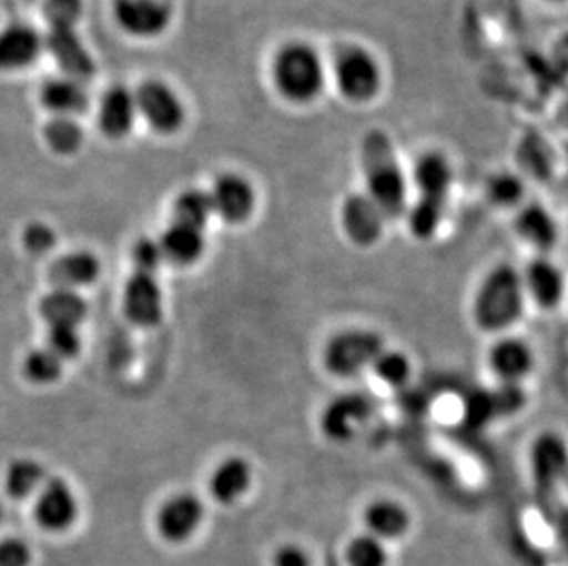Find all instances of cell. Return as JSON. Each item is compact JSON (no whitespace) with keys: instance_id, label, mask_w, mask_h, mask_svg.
Returning <instances> with one entry per match:
<instances>
[{"instance_id":"15","label":"cell","mask_w":568,"mask_h":566,"mask_svg":"<svg viewBox=\"0 0 568 566\" xmlns=\"http://www.w3.org/2000/svg\"><path fill=\"white\" fill-rule=\"evenodd\" d=\"M204 506L192 493H179L162 504L156 515V528L168 543L189 540L203 523Z\"/></svg>"},{"instance_id":"41","label":"cell","mask_w":568,"mask_h":566,"mask_svg":"<svg viewBox=\"0 0 568 566\" xmlns=\"http://www.w3.org/2000/svg\"><path fill=\"white\" fill-rule=\"evenodd\" d=\"M271 566H313V557L304 546L285 543L274 550Z\"/></svg>"},{"instance_id":"35","label":"cell","mask_w":568,"mask_h":566,"mask_svg":"<svg viewBox=\"0 0 568 566\" xmlns=\"http://www.w3.org/2000/svg\"><path fill=\"white\" fill-rule=\"evenodd\" d=\"M24 374L33 383H52L61 374V358L55 353L50 352L49 347H39L28 353L24 358Z\"/></svg>"},{"instance_id":"7","label":"cell","mask_w":568,"mask_h":566,"mask_svg":"<svg viewBox=\"0 0 568 566\" xmlns=\"http://www.w3.org/2000/svg\"><path fill=\"white\" fill-rule=\"evenodd\" d=\"M531 481L539 501H548L568 478V445L558 433H542L530 449Z\"/></svg>"},{"instance_id":"40","label":"cell","mask_w":568,"mask_h":566,"mask_svg":"<svg viewBox=\"0 0 568 566\" xmlns=\"http://www.w3.org/2000/svg\"><path fill=\"white\" fill-rule=\"evenodd\" d=\"M22 241L32 254H44L55 245V232L44 223H32L24 229Z\"/></svg>"},{"instance_id":"24","label":"cell","mask_w":568,"mask_h":566,"mask_svg":"<svg viewBox=\"0 0 568 566\" xmlns=\"http://www.w3.org/2000/svg\"><path fill=\"white\" fill-rule=\"evenodd\" d=\"M253 482V469L247 459L231 456L223 459L210 478V493L220 504L236 503L248 492Z\"/></svg>"},{"instance_id":"17","label":"cell","mask_w":568,"mask_h":566,"mask_svg":"<svg viewBox=\"0 0 568 566\" xmlns=\"http://www.w3.org/2000/svg\"><path fill=\"white\" fill-rule=\"evenodd\" d=\"M33 515L47 532H64L78 517V501L61 478H52L41 487Z\"/></svg>"},{"instance_id":"26","label":"cell","mask_w":568,"mask_h":566,"mask_svg":"<svg viewBox=\"0 0 568 566\" xmlns=\"http://www.w3.org/2000/svg\"><path fill=\"white\" fill-rule=\"evenodd\" d=\"M39 313L50 327H78L85 321L87 304L72 289L55 287L41 300Z\"/></svg>"},{"instance_id":"37","label":"cell","mask_w":568,"mask_h":566,"mask_svg":"<svg viewBox=\"0 0 568 566\" xmlns=\"http://www.w3.org/2000/svg\"><path fill=\"white\" fill-rule=\"evenodd\" d=\"M162 262H164V252H162L161 241L139 240V243L133 246V263L136 267V273L151 274L159 271Z\"/></svg>"},{"instance_id":"19","label":"cell","mask_w":568,"mask_h":566,"mask_svg":"<svg viewBox=\"0 0 568 566\" xmlns=\"http://www.w3.org/2000/svg\"><path fill=\"white\" fill-rule=\"evenodd\" d=\"M124 310L136 326L150 327L161 322L162 291L151 274L134 273L125 283Z\"/></svg>"},{"instance_id":"6","label":"cell","mask_w":568,"mask_h":566,"mask_svg":"<svg viewBox=\"0 0 568 566\" xmlns=\"http://www.w3.org/2000/svg\"><path fill=\"white\" fill-rule=\"evenodd\" d=\"M385 350V341L379 333L371 330H346L327 341L322 352V364L327 374L338 380H349L359 375Z\"/></svg>"},{"instance_id":"45","label":"cell","mask_w":568,"mask_h":566,"mask_svg":"<svg viewBox=\"0 0 568 566\" xmlns=\"http://www.w3.org/2000/svg\"><path fill=\"white\" fill-rule=\"evenodd\" d=\"M0 515H2V509H0Z\"/></svg>"},{"instance_id":"31","label":"cell","mask_w":568,"mask_h":566,"mask_svg":"<svg viewBox=\"0 0 568 566\" xmlns=\"http://www.w3.org/2000/svg\"><path fill=\"white\" fill-rule=\"evenodd\" d=\"M346 566H388L390 554L386 550V543L371 534L355 535L344 548Z\"/></svg>"},{"instance_id":"20","label":"cell","mask_w":568,"mask_h":566,"mask_svg":"<svg viewBox=\"0 0 568 566\" xmlns=\"http://www.w3.org/2000/svg\"><path fill=\"white\" fill-rule=\"evenodd\" d=\"M489 368L505 385H519L534 370V352L520 338L506 337L495 342L488 355Z\"/></svg>"},{"instance_id":"4","label":"cell","mask_w":568,"mask_h":566,"mask_svg":"<svg viewBox=\"0 0 568 566\" xmlns=\"http://www.w3.org/2000/svg\"><path fill=\"white\" fill-rule=\"evenodd\" d=\"M525 310V283L514 265L500 263L478 285L473 300V319L483 332H505Z\"/></svg>"},{"instance_id":"22","label":"cell","mask_w":568,"mask_h":566,"mask_svg":"<svg viewBox=\"0 0 568 566\" xmlns=\"http://www.w3.org/2000/svg\"><path fill=\"white\" fill-rule=\"evenodd\" d=\"M363 520L366 534L374 535L383 543L403 539L413 524L408 509L392 498H377L368 504L363 513Z\"/></svg>"},{"instance_id":"39","label":"cell","mask_w":568,"mask_h":566,"mask_svg":"<svg viewBox=\"0 0 568 566\" xmlns=\"http://www.w3.org/2000/svg\"><path fill=\"white\" fill-rule=\"evenodd\" d=\"M32 550L22 539L0 540V566H32Z\"/></svg>"},{"instance_id":"5","label":"cell","mask_w":568,"mask_h":566,"mask_svg":"<svg viewBox=\"0 0 568 566\" xmlns=\"http://www.w3.org/2000/svg\"><path fill=\"white\" fill-rule=\"evenodd\" d=\"M333 78L344 100L371 103L383 89V69L376 55L359 44H346L333 59Z\"/></svg>"},{"instance_id":"43","label":"cell","mask_w":568,"mask_h":566,"mask_svg":"<svg viewBox=\"0 0 568 566\" xmlns=\"http://www.w3.org/2000/svg\"><path fill=\"white\" fill-rule=\"evenodd\" d=\"M565 117H567V122H568V98H567V102H565Z\"/></svg>"},{"instance_id":"8","label":"cell","mask_w":568,"mask_h":566,"mask_svg":"<svg viewBox=\"0 0 568 566\" xmlns=\"http://www.w3.org/2000/svg\"><path fill=\"white\" fill-rule=\"evenodd\" d=\"M139 117L155 133L173 134L183 128L186 109L178 92L161 80H148L134 91Z\"/></svg>"},{"instance_id":"34","label":"cell","mask_w":568,"mask_h":566,"mask_svg":"<svg viewBox=\"0 0 568 566\" xmlns=\"http://www.w3.org/2000/svg\"><path fill=\"white\" fill-rule=\"evenodd\" d=\"M486 195L499 209H514L525 198V182L511 171H497L486 182Z\"/></svg>"},{"instance_id":"14","label":"cell","mask_w":568,"mask_h":566,"mask_svg":"<svg viewBox=\"0 0 568 566\" xmlns=\"http://www.w3.org/2000/svg\"><path fill=\"white\" fill-rule=\"evenodd\" d=\"M214 214L226 223H243L256 209V192L248 179L240 173H223L217 176L210 192Z\"/></svg>"},{"instance_id":"23","label":"cell","mask_w":568,"mask_h":566,"mask_svg":"<svg viewBox=\"0 0 568 566\" xmlns=\"http://www.w3.org/2000/svg\"><path fill=\"white\" fill-rule=\"evenodd\" d=\"M525 289L542 310H554L561 304L565 294V276L561 269L548 257L531 260L523 276Z\"/></svg>"},{"instance_id":"29","label":"cell","mask_w":568,"mask_h":566,"mask_svg":"<svg viewBox=\"0 0 568 566\" xmlns=\"http://www.w3.org/2000/svg\"><path fill=\"white\" fill-rule=\"evenodd\" d=\"M43 134L44 142L58 155H74L85 140L80 123L75 122V118L69 117L50 118L49 123L44 125Z\"/></svg>"},{"instance_id":"28","label":"cell","mask_w":568,"mask_h":566,"mask_svg":"<svg viewBox=\"0 0 568 566\" xmlns=\"http://www.w3.org/2000/svg\"><path fill=\"white\" fill-rule=\"evenodd\" d=\"M161 246L164 257L179 265L197 262L204 252L203 230L193 229L183 223H173L162 235Z\"/></svg>"},{"instance_id":"21","label":"cell","mask_w":568,"mask_h":566,"mask_svg":"<svg viewBox=\"0 0 568 566\" xmlns=\"http://www.w3.org/2000/svg\"><path fill=\"white\" fill-rule=\"evenodd\" d=\"M39 100L54 117L75 118L85 113L91 103L83 81L72 80L69 75L50 78L39 89Z\"/></svg>"},{"instance_id":"13","label":"cell","mask_w":568,"mask_h":566,"mask_svg":"<svg viewBox=\"0 0 568 566\" xmlns=\"http://www.w3.org/2000/svg\"><path fill=\"white\" fill-rule=\"evenodd\" d=\"M44 52L60 64L63 75L72 80L89 81L97 72V64L75 28H49L44 36Z\"/></svg>"},{"instance_id":"42","label":"cell","mask_w":568,"mask_h":566,"mask_svg":"<svg viewBox=\"0 0 568 566\" xmlns=\"http://www.w3.org/2000/svg\"><path fill=\"white\" fill-rule=\"evenodd\" d=\"M556 61H558L561 67L568 70V33L564 36V38L559 39L558 44H556Z\"/></svg>"},{"instance_id":"10","label":"cell","mask_w":568,"mask_h":566,"mask_svg":"<svg viewBox=\"0 0 568 566\" xmlns=\"http://www.w3.org/2000/svg\"><path fill=\"white\" fill-rule=\"evenodd\" d=\"M114 21L131 38L153 39L172 24V10L164 0H114Z\"/></svg>"},{"instance_id":"12","label":"cell","mask_w":568,"mask_h":566,"mask_svg":"<svg viewBox=\"0 0 568 566\" xmlns=\"http://www.w3.org/2000/svg\"><path fill=\"white\" fill-rule=\"evenodd\" d=\"M386 218L366 193H349L341 206L344 234L361 249L376 245L385 230Z\"/></svg>"},{"instance_id":"25","label":"cell","mask_w":568,"mask_h":566,"mask_svg":"<svg viewBox=\"0 0 568 566\" xmlns=\"http://www.w3.org/2000/svg\"><path fill=\"white\" fill-rule=\"evenodd\" d=\"M515 230L528 245L539 252L552 251L558 243V225L542 204L528 203L515 215Z\"/></svg>"},{"instance_id":"38","label":"cell","mask_w":568,"mask_h":566,"mask_svg":"<svg viewBox=\"0 0 568 566\" xmlns=\"http://www.w3.org/2000/svg\"><path fill=\"white\" fill-rule=\"evenodd\" d=\"M50 352L55 353L58 357L72 358L80 353L81 338L75 327H50L49 332Z\"/></svg>"},{"instance_id":"32","label":"cell","mask_w":568,"mask_h":566,"mask_svg":"<svg viewBox=\"0 0 568 566\" xmlns=\"http://www.w3.org/2000/svg\"><path fill=\"white\" fill-rule=\"evenodd\" d=\"M173 212H175V223L203 230L204 225L209 223L210 215L214 214V209H212L210 193L201 192V190H186L179 195Z\"/></svg>"},{"instance_id":"36","label":"cell","mask_w":568,"mask_h":566,"mask_svg":"<svg viewBox=\"0 0 568 566\" xmlns=\"http://www.w3.org/2000/svg\"><path fill=\"white\" fill-rule=\"evenodd\" d=\"M85 11L83 0H44V21L49 28H75Z\"/></svg>"},{"instance_id":"1","label":"cell","mask_w":568,"mask_h":566,"mask_svg":"<svg viewBox=\"0 0 568 566\" xmlns=\"http://www.w3.org/2000/svg\"><path fill=\"white\" fill-rule=\"evenodd\" d=\"M361 166L366 195L379 206L386 221L399 220L407 212V181L397 161L390 137L371 129L361 140Z\"/></svg>"},{"instance_id":"3","label":"cell","mask_w":568,"mask_h":566,"mask_svg":"<svg viewBox=\"0 0 568 566\" xmlns=\"http://www.w3.org/2000/svg\"><path fill=\"white\" fill-rule=\"evenodd\" d=\"M271 80L285 102L310 105L324 92L326 67L312 44L287 41L274 52Z\"/></svg>"},{"instance_id":"11","label":"cell","mask_w":568,"mask_h":566,"mask_svg":"<svg viewBox=\"0 0 568 566\" xmlns=\"http://www.w3.org/2000/svg\"><path fill=\"white\" fill-rule=\"evenodd\" d=\"M526 405V394L519 385L499 386L497 391H475L464 403V423L477 431L495 420L514 416Z\"/></svg>"},{"instance_id":"44","label":"cell","mask_w":568,"mask_h":566,"mask_svg":"<svg viewBox=\"0 0 568 566\" xmlns=\"http://www.w3.org/2000/svg\"><path fill=\"white\" fill-rule=\"evenodd\" d=\"M550 2H564V0H550Z\"/></svg>"},{"instance_id":"33","label":"cell","mask_w":568,"mask_h":566,"mask_svg":"<svg viewBox=\"0 0 568 566\" xmlns=\"http://www.w3.org/2000/svg\"><path fill=\"white\" fill-rule=\"evenodd\" d=\"M372 372L381 383L390 388H403L413 374V364L405 353L396 350H383L372 364Z\"/></svg>"},{"instance_id":"16","label":"cell","mask_w":568,"mask_h":566,"mask_svg":"<svg viewBox=\"0 0 568 566\" xmlns=\"http://www.w3.org/2000/svg\"><path fill=\"white\" fill-rule=\"evenodd\" d=\"M44 52V36L32 24L13 22L0 30V72L32 67Z\"/></svg>"},{"instance_id":"30","label":"cell","mask_w":568,"mask_h":566,"mask_svg":"<svg viewBox=\"0 0 568 566\" xmlns=\"http://www.w3.org/2000/svg\"><path fill=\"white\" fill-rule=\"evenodd\" d=\"M44 484V469L36 459H17L6 475V492L21 501L38 492Z\"/></svg>"},{"instance_id":"9","label":"cell","mask_w":568,"mask_h":566,"mask_svg":"<svg viewBox=\"0 0 568 566\" xmlns=\"http://www.w3.org/2000/svg\"><path fill=\"white\" fill-rule=\"evenodd\" d=\"M374 414V400L361 392H348L329 401L321 412L318 427L333 444H346Z\"/></svg>"},{"instance_id":"18","label":"cell","mask_w":568,"mask_h":566,"mask_svg":"<svg viewBox=\"0 0 568 566\" xmlns=\"http://www.w3.org/2000/svg\"><path fill=\"white\" fill-rule=\"evenodd\" d=\"M139 118L134 91L125 85L109 87L98 105V128L113 140L124 139L133 131Z\"/></svg>"},{"instance_id":"2","label":"cell","mask_w":568,"mask_h":566,"mask_svg":"<svg viewBox=\"0 0 568 566\" xmlns=\"http://www.w3.org/2000/svg\"><path fill=\"white\" fill-rule=\"evenodd\" d=\"M418 201L408 212V229L416 240L427 241L440 229L453 186V168L440 151H427L414 164Z\"/></svg>"},{"instance_id":"46","label":"cell","mask_w":568,"mask_h":566,"mask_svg":"<svg viewBox=\"0 0 568 566\" xmlns=\"http://www.w3.org/2000/svg\"><path fill=\"white\" fill-rule=\"evenodd\" d=\"M567 482H568V478H567Z\"/></svg>"},{"instance_id":"27","label":"cell","mask_w":568,"mask_h":566,"mask_svg":"<svg viewBox=\"0 0 568 566\" xmlns=\"http://www.w3.org/2000/svg\"><path fill=\"white\" fill-rule=\"evenodd\" d=\"M100 274V262L91 252H70L50 267V280L58 289L83 287Z\"/></svg>"}]
</instances>
